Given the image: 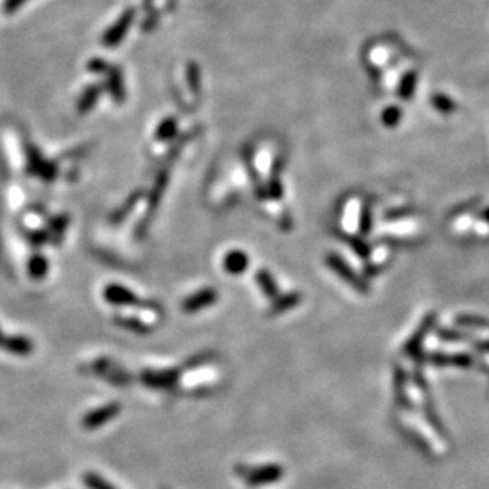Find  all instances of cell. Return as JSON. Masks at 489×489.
<instances>
[{
    "label": "cell",
    "instance_id": "cell-1",
    "mask_svg": "<svg viewBox=\"0 0 489 489\" xmlns=\"http://www.w3.org/2000/svg\"><path fill=\"white\" fill-rule=\"evenodd\" d=\"M237 475L241 480L248 483L251 488H259L264 485H272V483L282 480L284 470L277 464L261 467H237Z\"/></svg>",
    "mask_w": 489,
    "mask_h": 489
},
{
    "label": "cell",
    "instance_id": "cell-2",
    "mask_svg": "<svg viewBox=\"0 0 489 489\" xmlns=\"http://www.w3.org/2000/svg\"><path fill=\"white\" fill-rule=\"evenodd\" d=\"M24 150L27 159V173L35 175V177H40L46 181H53L56 178V164L46 161V159L40 155V151L32 144H24Z\"/></svg>",
    "mask_w": 489,
    "mask_h": 489
},
{
    "label": "cell",
    "instance_id": "cell-3",
    "mask_svg": "<svg viewBox=\"0 0 489 489\" xmlns=\"http://www.w3.org/2000/svg\"><path fill=\"white\" fill-rule=\"evenodd\" d=\"M134 19H135V8H128L126 12H123V15H121L119 18L108 27L105 34L102 35V45L107 48L118 46L119 43L123 42V38L128 35Z\"/></svg>",
    "mask_w": 489,
    "mask_h": 489
},
{
    "label": "cell",
    "instance_id": "cell-4",
    "mask_svg": "<svg viewBox=\"0 0 489 489\" xmlns=\"http://www.w3.org/2000/svg\"><path fill=\"white\" fill-rule=\"evenodd\" d=\"M121 411L119 404H108L103 405L101 409H96L86 413L83 418V427L87 431H96L103 424H107L108 421H112L114 416H118Z\"/></svg>",
    "mask_w": 489,
    "mask_h": 489
},
{
    "label": "cell",
    "instance_id": "cell-5",
    "mask_svg": "<svg viewBox=\"0 0 489 489\" xmlns=\"http://www.w3.org/2000/svg\"><path fill=\"white\" fill-rule=\"evenodd\" d=\"M107 87L110 96L113 97L114 102H123L126 91H124V81H123V74L118 67L114 65H110L107 70Z\"/></svg>",
    "mask_w": 489,
    "mask_h": 489
},
{
    "label": "cell",
    "instance_id": "cell-6",
    "mask_svg": "<svg viewBox=\"0 0 489 489\" xmlns=\"http://www.w3.org/2000/svg\"><path fill=\"white\" fill-rule=\"evenodd\" d=\"M2 350L8 351V353L12 354L27 356L32 353V350H34V343H32V340L21 337V335H13V337H5Z\"/></svg>",
    "mask_w": 489,
    "mask_h": 489
},
{
    "label": "cell",
    "instance_id": "cell-7",
    "mask_svg": "<svg viewBox=\"0 0 489 489\" xmlns=\"http://www.w3.org/2000/svg\"><path fill=\"white\" fill-rule=\"evenodd\" d=\"M103 294H105V299L110 304L113 305H132L137 302L135 295L126 288L119 286V284H110V286H107V289L103 291Z\"/></svg>",
    "mask_w": 489,
    "mask_h": 489
},
{
    "label": "cell",
    "instance_id": "cell-8",
    "mask_svg": "<svg viewBox=\"0 0 489 489\" xmlns=\"http://www.w3.org/2000/svg\"><path fill=\"white\" fill-rule=\"evenodd\" d=\"M102 94V86L101 85H89L83 91V94L80 96L78 102H76V110L80 113H87L89 110L94 108L96 102L98 101V97Z\"/></svg>",
    "mask_w": 489,
    "mask_h": 489
},
{
    "label": "cell",
    "instance_id": "cell-9",
    "mask_svg": "<svg viewBox=\"0 0 489 489\" xmlns=\"http://www.w3.org/2000/svg\"><path fill=\"white\" fill-rule=\"evenodd\" d=\"M246 266H248V256L241 251L229 252L226 259H224V267H226V271L234 275H239L243 272Z\"/></svg>",
    "mask_w": 489,
    "mask_h": 489
},
{
    "label": "cell",
    "instance_id": "cell-10",
    "mask_svg": "<svg viewBox=\"0 0 489 489\" xmlns=\"http://www.w3.org/2000/svg\"><path fill=\"white\" fill-rule=\"evenodd\" d=\"M215 300H216V294L213 293V291H210V289L202 291V293H199L197 295H194V298H191L185 302V310L186 311H197V310H200L202 307L213 304Z\"/></svg>",
    "mask_w": 489,
    "mask_h": 489
},
{
    "label": "cell",
    "instance_id": "cell-11",
    "mask_svg": "<svg viewBox=\"0 0 489 489\" xmlns=\"http://www.w3.org/2000/svg\"><path fill=\"white\" fill-rule=\"evenodd\" d=\"M27 268H29V275L32 278L42 280L45 278L48 273V261L45 259V256L43 255H34L29 259Z\"/></svg>",
    "mask_w": 489,
    "mask_h": 489
},
{
    "label": "cell",
    "instance_id": "cell-12",
    "mask_svg": "<svg viewBox=\"0 0 489 489\" xmlns=\"http://www.w3.org/2000/svg\"><path fill=\"white\" fill-rule=\"evenodd\" d=\"M173 378H175L173 373H169V372L167 373H146V375L144 377V380L148 386L169 388L170 383L173 381Z\"/></svg>",
    "mask_w": 489,
    "mask_h": 489
},
{
    "label": "cell",
    "instance_id": "cell-13",
    "mask_svg": "<svg viewBox=\"0 0 489 489\" xmlns=\"http://www.w3.org/2000/svg\"><path fill=\"white\" fill-rule=\"evenodd\" d=\"M83 483L87 489H117L112 483L96 474V472H86L83 475Z\"/></svg>",
    "mask_w": 489,
    "mask_h": 489
},
{
    "label": "cell",
    "instance_id": "cell-14",
    "mask_svg": "<svg viewBox=\"0 0 489 489\" xmlns=\"http://www.w3.org/2000/svg\"><path fill=\"white\" fill-rule=\"evenodd\" d=\"M416 81H418L416 72L405 74V76L402 78V81H400V86H399V96L402 98H410L411 96H413Z\"/></svg>",
    "mask_w": 489,
    "mask_h": 489
},
{
    "label": "cell",
    "instance_id": "cell-15",
    "mask_svg": "<svg viewBox=\"0 0 489 489\" xmlns=\"http://www.w3.org/2000/svg\"><path fill=\"white\" fill-rule=\"evenodd\" d=\"M67 224H69V218L67 216H58V218H54L51 223H49V234L53 235V241H59L60 239H62V235H64V230L65 228H67Z\"/></svg>",
    "mask_w": 489,
    "mask_h": 489
},
{
    "label": "cell",
    "instance_id": "cell-16",
    "mask_svg": "<svg viewBox=\"0 0 489 489\" xmlns=\"http://www.w3.org/2000/svg\"><path fill=\"white\" fill-rule=\"evenodd\" d=\"M200 74H199V67H197V64L194 62H191L188 65V81H189V86H191V89L196 92H199V87H200Z\"/></svg>",
    "mask_w": 489,
    "mask_h": 489
},
{
    "label": "cell",
    "instance_id": "cell-17",
    "mask_svg": "<svg viewBox=\"0 0 489 489\" xmlns=\"http://www.w3.org/2000/svg\"><path fill=\"white\" fill-rule=\"evenodd\" d=\"M257 278H259L261 288L264 289V293L268 294V298L277 293V286H275L272 277L267 272H259V275H257Z\"/></svg>",
    "mask_w": 489,
    "mask_h": 489
},
{
    "label": "cell",
    "instance_id": "cell-18",
    "mask_svg": "<svg viewBox=\"0 0 489 489\" xmlns=\"http://www.w3.org/2000/svg\"><path fill=\"white\" fill-rule=\"evenodd\" d=\"M175 129H177V123H175V119L172 118H169L164 121V123L161 124V128H159V132H157V139H169V137H172L173 135V132Z\"/></svg>",
    "mask_w": 489,
    "mask_h": 489
},
{
    "label": "cell",
    "instance_id": "cell-19",
    "mask_svg": "<svg viewBox=\"0 0 489 489\" xmlns=\"http://www.w3.org/2000/svg\"><path fill=\"white\" fill-rule=\"evenodd\" d=\"M29 240L34 246H42L43 243H46L48 240H51V234L49 230H34V232L29 234Z\"/></svg>",
    "mask_w": 489,
    "mask_h": 489
},
{
    "label": "cell",
    "instance_id": "cell-20",
    "mask_svg": "<svg viewBox=\"0 0 489 489\" xmlns=\"http://www.w3.org/2000/svg\"><path fill=\"white\" fill-rule=\"evenodd\" d=\"M110 67V64L107 60H103L101 58H94L87 62V70L92 74H105Z\"/></svg>",
    "mask_w": 489,
    "mask_h": 489
},
{
    "label": "cell",
    "instance_id": "cell-21",
    "mask_svg": "<svg viewBox=\"0 0 489 489\" xmlns=\"http://www.w3.org/2000/svg\"><path fill=\"white\" fill-rule=\"evenodd\" d=\"M432 103L434 107H437L438 110H442V112H452L454 108V103L449 101L448 97H445L442 94H436L432 97Z\"/></svg>",
    "mask_w": 489,
    "mask_h": 489
},
{
    "label": "cell",
    "instance_id": "cell-22",
    "mask_svg": "<svg viewBox=\"0 0 489 489\" xmlns=\"http://www.w3.org/2000/svg\"><path fill=\"white\" fill-rule=\"evenodd\" d=\"M27 2V0H3L2 3V10L5 15H13L18 12V10L23 7V5Z\"/></svg>",
    "mask_w": 489,
    "mask_h": 489
},
{
    "label": "cell",
    "instance_id": "cell-23",
    "mask_svg": "<svg viewBox=\"0 0 489 489\" xmlns=\"http://www.w3.org/2000/svg\"><path fill=\"white\" fill-rule=\"evenodd\" d=\"M399 119H400V110L399 108L391 107V108L384 110L383 123H386L388 126H393L395 123H399Z\"/></svg>",
    "mask_w": 489,
    "mask_h": 489
},
{
    "label": "cell",
    "instance_id": "cell-24",
    "mask_svg": "<svg viewBox=\"0 0 489 489\" xmlns=\"http://www.w3.org/2000/svg\"><path fill=\"white\" fill-rule=\"evenodd\" d=\"M3 340H5V335L2 334V331H0V348H2V345H3Z\"/></svg>",
    "mask_w": 489,
    "mask_h": 489
}]
</instances>
